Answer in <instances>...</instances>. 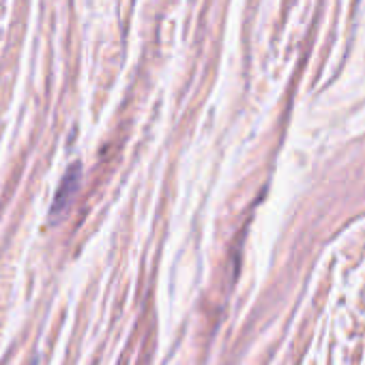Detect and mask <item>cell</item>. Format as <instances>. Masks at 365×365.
<instances>
[{"instance_id": "1", "label": "cell", "mask_w": 365, "mask_h": 365, "mask_svg": "<svg viewBox=\"0 0 365 365\" xmlns=\"http://www.w3.org/2000/svg\"><path fill=\"white\" fill-rule=\"evenodd\" d=\"M78 185H80V165H73V168H69V172L65 174V178L61 182L58 194H56V198L52 202V215L65 211V207L71 200L73 192L78 190Z\"/></svg>"}]
</instances>
